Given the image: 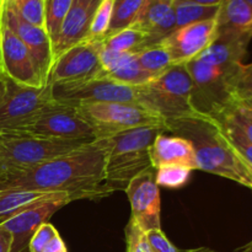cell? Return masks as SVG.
<instances>
[{
	"instance_id": "6da1fadb",
	"label": "cell",
	"mask_w": 252,
	"mask_h": 252,
	"mask_svg": "<svg viewBox=\"0 0 252 252\" xmlns=\"http://www.w3.org/2000/svg\"><path fill=\"white\" fill-rule=\"evenodd\" d=\"M108 139H95L80 149L0 177V192H69L81 198L112 193L105 182Z\"/></svg>"
},
{
	"instance_id": "7a4b0ae2",
	"label": "cell",
	"mask_w": 252,
	"mask_h": 252,
	"mask_svg": "<svg viewBox=\"0 0 252 252\" xmlns=\"http://www.w3.org/2000/svg\"><path fill=\"white\" fill-rule=\"evenodd\" d=\"M165 128L191 143L197 170L228 179L252 191V169L231 147L218 121L196 113L166 121Z\"/></svg>"
},
{
	"instance_id": "3957f363",
	"label": "cell",
	"mask_w": 252,
	"mask_h": 252,
	"mask_svg": "<svg viewBox=\"0 0 252 252\" xmlns=\"http://www.w3.org/2000/svg\"><path fill=\"white\" fill-rule=\"evenodd\" d=\"M162 132V127H138L107 138L105 182L112 191H125L130 180L152 167L150 148Z\"/></svg>"
},
{
	"instance_id": "277c9868",
	"label": "cell",
	"mask_w": 252,
	"mask_h": 252,
	"mask_svg": "<svg viewBox=\"0 0 252 252\" xmlns=\"http://www.w3.org/2000/svg\"><path fill=\"white\" fill-rule=\"evenodd\" d=\"M241 63H213L197 57L185 64L192 81V106L196 113L214 120L238 105L234 79Z\"/></svg>"
},
{
	"instance_id": "5b68a950",
	"label": "cell",
	"mask_w": 252,
	"mask_h": 252,
	"mask_svg": "<svg viewBox=\"0 0 252 252\" xmlns=\"http://www.w3.org/2000/svg\"><path fill=\"white\" fill-rule=\"evenodd\" d=\"M91 142L93 139H48L26 133L0 132V177L75 152Z\"/></svg>"
},
{
	"instance_id": "8992f818",
	"label": "cell",
	"mask_w": 252,
	"mask_h": 252,
	"mask_svg": "<svg viewBox=\"0 0 252 252\" xmlns=\"http://www.w3.org/2000/svg\"><path fill=\"white\" fill-rule=\"evenodd\" d=\"M139 105L166 121L196 115L192 106V81L185 64L174 65L144 86H139Z\"/></svg>"
},
{
	"instance_id": "52a82bcc",
	"label": "cell",
	"mask_w": 252,
	"mask_h": 252,
	"mask_svg": "<svg viewBox=\"0 0 252 252\" xmlns=\"http://www.w3.org/2000/svg\"><path fill=\"white\" fill-rule=\"evenodd\" d=\"M74 108L93 128L95 139L111 138L118 133L138 127L165 128V121L160 116L139 103H81Z\"/></svg>"
},
{
	"instance_id": "ba28073f",
	"label": "cell",
	"mask_w": 252,
	"mask_h": 252,
	"mask_svg": "<svg viewBox=\"0 0 252 252\" xmlns=\"http://www.w3.org/2000/svg\"><path fill=\"white\" fill-rule=\"evenodd\" d=\"M6 79V94L0 105V132H19L58 103L51 84L33 88Z\"/></svg>"
},
{
	"instance_id": "9c48e42d",
	"label": "cell",
	"mask_w": 252,
	"mask_h": 252,
	"mask_svg": "<svg viewBox=\"0 0 252 252\" xmlns=\"http://www.w3.org/2000/svg\"><path fill=\"white\" fill-rule=\"evenodd\" d=\"M53 96L63 105L75 106L95 102L139 103L138 88L123 85L110 79H89L78 83L54 84Z\"/></svg>"
},
{
	"instance_id": "30bf717a",
	"label": "cell",
	"mask_w": 252,
	"mask_h": 252,
	"mask_svg": "<svg viewBox=\"0 0 252 252\" xmlns=\"http://www.w3.org/2000/svg\"><path fill=\"white\" fill-rule=\"evenodd\" d=\"M76 199H81V197L79 194L63 192L0 221V224L12 236L11 252H25L29 250L30 241L41 225L48 223L57 211Z\"/></svg>"
},
{
	"instance_id": "8fae6325",
	"label": "cell",
	"mask_w": 252,
	"mask_h": 252,
	"mask_svg": "<svg viewBox=\"0 0 252 252\" xmlns=\"http://www.w3.org/2000/svg\"><path fill=\"white\" fill-rule=\"evenodd\" d=\"M19 133L48 139L95 140L93 128L80 117L75 108L59 102L39 115Z\"/></svg>"
},
{
	"instance_id": "7c38bea8",
	"label": "cell",
	"mask_w": 252,
	"mask_h": 252,
	"mask_svg": "<svg viewBox=\"0 0 252 252\" xmlns=\"http://www.w3.org/2000/svg\"><path fill=\"white\" fill-rule=\"evenodd\" d=\"M102 41H85L64 52L52 64L48 84H68L97 78Z\"/></svg>"
},
{
	"instance_id": "4fadbf2b",
	"label": "cell",
	"mask_w": 252,
	"mask_h": 252,
	"mask_svg": "<svg viewBox=\"0 0 252 252\" xmlns=\"http://www.w3.org/2000/svg\"><path fill=\"white\" fill-rule=\"evenodd\" d=\"M132 209L130 219L144 231L161 229V201L155 181V169L145 170L130 180L125 189Z\"/></svg>"
},
{
	"instance_id": "5bb4252c",
	"label": "cell",
	"mask_w": 252,
	"mask_h": 252,
	"mask_svg": "<svg viewBox=\"0 0 252 252\" xmlns=\"http://www.w3.org/2000/svg\"><path fill=\"white\" fill-rule=\"evenodd\" d=\"M1 5V21L21 39L31 53L37 71L43 84H48L49 71L53 63L52 42L44 29L25 21L9 0H0Z\"/></svg>"
},
{
	"instance_id": "9a60e30c",
	"label": "cell",
	"mask_w": 252,
	"mask_h": 252,
	"mask_svg": "<svg viewBox=\"0 0 252 252\" xmlns=\"http://www.w3.org/2000/svg\"><path fill=\"white\" fill-rule=\"evenodd\" d=\"M0 71L19 85L44 86L31 53L24 42L1 21L0 30Z\"/></svg>"
},
{
	"instance_id": "2e32d148",
	"label": "cell",
	"mask_w": 252,
	"mask_h": 252,
	"mask_svg": "<svg viewBox=\"0 0 252 252\" xmlns=\"http://www.w3.org/2000/svg\"><path fill=\"white\" fill-rule=\"evenodd\" d=\"M217 37V19L174 30L160 41L175 65L189 63L203 53Z\"/></svg>"
},
{
	"instance_id": "e0dca14e",
	"label": "cell",
	"mask_w": 252,
	"mask_h": 252,
	"mask_svg": "<svg viewBox=\"0 0 252 252\" xmlns=\"http://www.w3.org/2000/svg\"><path fill=\"white\" fill-rule=\"evenodd\" d=\"M102 0H73L59 30L58 36L52 44L53 62L64 52L85 41L90 32L91 22ZM53 64V63H52Z\"/></svg>"
},
{
	"instance_id": "ac0fdd59",
	"label": "cell",
	"mask_w": 252,
	"mask_h": 252,
	"mask_svg": "<svg viewBox=\"0 0 252 252\" xmlns=\"http://www.w3.org/2000/svg\"><path fill=\"white\" fill-rule=\"evenodd\" d=\"M130 27L147 33L153 44L159 43L176 29L174 0H144Z\"/></svg>"
},
{
	"instance_id": "d6986e66",
	"label": "cell",
	"mask_w": 252,
	"mask_h": 252,
	"mask_svg": "<svg viewBox=\"0 0 252 252\" xmlns=\"http://www.w3.org/2000/svg\"><path fill=\"white\" fill-rule=\"evenodd\" d=\"M150 162L153 169L179 165L197 170V161L192 144L177 135H167L164 132L155 138L150 148Z\"/></svg>"
},
{
	"instance_id": "ffe728a7",
	"label": "cell",
	"mask_w": 252,
	"mask_h": 252,
	"mask_svg": "<svg viewBox=\"0 0 252 252\" xmlns=\"http://www.w3.org/2000/svg\"><path fill=\"white\" fill-rule=\"evenodd\" d=\"M217 32L252 34V7L245 0H223L217 15Z\"/></svg>"
},
{
	"instance_id": "44dd1931",
	"label": "cell",
	"mask_w": 252,
	"mask_h": 252,
	"mask_svg": "<svg viewBox=\"0 0 252 252\" xmlns=\"http://www.w3.org/2000/svg\"><path fill=\"white\" fill-rule=\"evenodd\" d=\"M63 192L5 191L0 192V220L9 218L29 207L58 196Z\"/></svg>"
},
{
	"instance_id": "7402d4cb",
	"label": "cell",
	"mask_w": 252,
	"mask_h": 252,
	"mask_svg": "<svg viewBox=\"0 0 252 252\" xmlns=\"http://www.w3.org/2000/svg\"><path fill=\"white\" fill-rule=\"evenodd\" d=\"M219 5H203L199 2L191 1V0H174L176 29L191 24H197V22L217 19Z\"/></svg>"
},
{
	"instance_id": "603a6c76",
	"label": "cell",
	"mask_w": 252,
	"mask_h": 252,
	"mask_svg": "<svg viewBox=\"0 0 252 252\" xmlns=\"http://www.w3.org/2000/svg\"><path fill=\"white\" fill-rule=\"evenodd\" d=\"M152 44L147 33L133 27L122 30L102 41L103 48L113 52H138Z\"/></svg>"
},
{
	"instance_id": "cb8c5ba5",
	"label": "cell",
	"mask_w": 252,
	"mask_h": 252,
	"mask_svg": "<svg viewBox=\"0 0 252 252\" xmlns=\"http://www.w3.org/2000/svg\"><path fill=\"white\" fill-rule=\"evenodd\" d=\"M159 75L153 74L150 71L145 70L144 68L138 64L135 57L127 62L126 64L121 65L120 68L115 69L107 75L103 76L102 79H110V80L116 81V83L123 84V85L133 86V88H139L149 84L150 81L154 80Z\"/></svg>"
},
{
	"instance_id": "d4e9b609",
	"label": "cell",
	"mask_w": 252,
	"mask_h": 252,
	"mask_svg": "<svg viewBox=\"0 0 252 252\" xmlns=\"http://www.w3.org/2000/svg\"><path fill=\"white\" fill-rule=\"evenodd\" d=\"M143 2L144 0H115L111 24L105 38L132 26L142 9Z\"/></svg>"
},
{
	"instance_id": "484cf974",
	"label": "cell",
	"mask_w": 252,
	"mask_h": 252,
	"mask_svg": "<svg viewBox=\"0 0 252 252\" xmlns=\"http://www.w3.org/2000/svg\"><path fill=\"white\" fill-rule=\"evenodd\" d=\"M135 59L142 68L157 75H160L175 65L169 52L160 42L138 51L135 53Z\"/></svg>"
},
{
	"instance_id": "4316f807",
	"label": "cell",
	"mask_w": 252,
	"mask_h": 252,
	"mask_svg": "<svg viewBox=\"0 0 252 252\" xmlns=\"http://www.w3.org/2000/svg\"><path fill=\"white\" fill-rule=\"evenodd\" d=\"M73 0H44V31L52 44L68 14Z\"/></svg>"
},
{
	"instance_id": "83f0119b",
	"label": "cell",
	"mask_w": 252,
	"mask_h": 252,
	"mask_svg": "<svg viewBox=\"0 0 252 252\" xmlns=\"http://www.w3.org/2000/svg\"><path fill=\"white\" fill-rule=\"evenodd\" d=\"M220 123L221 130H223L224 135H225L226 139L229 140V143L231 144V147L234 148L236 153L239 154V157L249 165L252 169V142L234 125L233 122H230L226 118H220V120H217Z\"/></svg>"
},
{
	"instance_id": "f1b7e54d",
	"label": "cell",
	"mask_w": 252,
	"mask_h": 252,
	"mask_svg": "<svg viewBox=\"0 0 252 252\" xmlns=\"http://www.w3.org/2000/svg\"><path fill=\"white\" fill-rule=\"evenodd\" d=\"M192 170L189 167L171 165L155 170V181L159 187L165 189H181L189 182Z\"/></svg>"
},
{
	"instance_id": "f546056e",
	"label": "cell",
	"mask_w": 252,
	"mask_h": 252,
	"mask_svg": "<svg viewBox=\"0 0 252 252\" xmlns=\"http://www.w3.org/2000/svg\"><path fill=\"white\" fill-rule=\"evenodd\" d=\"M113 1L115 0H102L94 15L93 22H91L90 32H89V41H102L108 31L112 17Z\"/></svg>"
},
{
	"instance_id": "4dcf8cb0",
	"label": "cell",
	"mask_w": 252,
	"mask_h": 252,
	"mask_svg": "<svg viewBox=\"0 0 252 252\" xmlns=\"http://www.w3.org/2000/svg\"><path fill=\"white\" fill-rule=\"evenodd\" d=\"M9 2L25 21L44 29V0H9Z\"/></svg>"
},
{
	"instance_id": "1f68e13d",
	"label": "cell",
	"mask_w": 252,
	"mask_h": 252,
	"mask_svg": "<svg viewBox=\"0 0 252 252\" xmlns=\"http://www.w3.org/2000/svg\"><path fill=\"white\" fill-rule=\"evenodd\" d=\"M234 95L238 103L252 97V62L239 66L234 79Z\"/></svg>"
},
{
	"instance_id": "d6a6232c",
	"label": "cell",
	"mask_w": 252,
	"mask_h": 252,
	"mask_svg": "<svg viewBox=\"0 0 252 252\" xmlns=\"http://www.w3.org/2000/svg\"><path fill=\"white\" fill-rule=\"evenodd\" d=\"M126 252H152L147 240V231L143 230L133 219L126 226Z\"/></svg>"
},
{
	"instance_id": "836d02e7",
	"label": "cell",
	"mask_w": 252,
	"mask_h": 252,
	"mask_svg": "<svg viewBox=\"0 0 252 252\" xmlns=\"http://www.w3.org/2000/svg\"><path fill=\"white\" fill-rule=\"evenodd\" d=\"M220 118H226L233 122L252 142V108L238 103Z\"/></svg>"
},
{
	"instance_id": "e575fe53",
	"label": "cell",
	"mask_w": 252,
	"mask_h": 252,
	"mask_svg": "<svg viewBox=\"0 0 252 252\" xmlns=\"http://www.w3.org/2000/svg\"><path fill=\"white\" fill-rule=\"evenodd\" d=\"M147 240L152 252H181L167 239L161 229L147 231Z\"/></svg>"
},
{
	"instance_id": "d590c367",
	"label": "cell",
	"mask_w": 252,
	"mask_h": 252,
	"mask_svg": "<svg viewBox=\"0 0 252 252\" xmlns=\"http://www.w3.org/2000/svg\"><path fill=\"white\" fill-rule=\"evenodd\" d=\"M57 234H58V230H57L51 223H46L43 224V225H41V228L34 233L31 241H30L29 251L42 252L43 249L46 248L47 244L51 241V239L53 238L54 235H57Z\"/></svg>"
},
{
	"instance_id": "8d00e7d4",
	"label": "cell",
	"mask_w": 252,
	"mask_h": 252,
	"mask_svg": "<svg viewBox=\"0 0 252 252\" xmlns=\"http://www.w3.org/2000/svg\"><path fill=\"white\" fill-rule=\"evenodd\" d=\"M42 252H68V250H66V246L64 244L63 239L61 238L58 233L51 239V241L47 244L46 248L43 249Z\"/></svg>"
},
{
	"instance_id": "74e56055",
	"label": "cell",
	"mask_w": 252,
	"mask_h": 252,
	"mask_svg": "<svg viewBox=\"0 0 252 252\" xmlns=\"http://www.w3.org/2000/svg\"><path fill=\"white\" fill-rule=\"evenodd\" d=\"M12 236L4 226L0 224V252H11Z\"/></svg>"
},
{
	"instance_id": "f35d334b",
	"label": "cell",
	"mask_w": 252,
	"mask_h": 252,
	"mask_svg": "<svg viewBox=\"0 0 252 252\" xmlns=\"http://www.w3.org/2000/svg\"><path fill=\"white\" fill-rule=\"evenodd\" d=\"M5 94H6V79H5V76L0 71V105H1L2 100H4Z\"/></svg>"
},
{
	"instance_id": "ab89813d",
	"label": "cell",
	"mask_w": 252,
	"mask_h": 252,
	"mask_svg": "<svg viewBox=\"0 0 252 252\" xmlns=\"http://www.w3.org/2000/svg\"><path fill=\"white\" fill-rule=\"evenodd\" d=\"M191 1L199 2V4L203 5H219L223 0H191Z\"/></svg>"
},
{
	"instance_id": "60d3db41",
	"label": "cell",
	"mask_w": 252,
	"mask_h": 252,
	"mask_svg": "<svg viewBox=\"0 0 252 252\" xmlns=\"http://www.w3.org/2000/svg\"><path fill=\"white\" fill-rule=\"evenodd\" d=\"M235 252H252V240L250 243L245 244L244 246H241V248L236 249Z\"/></svg>"
},
{
	"instance_id": "b9f144b4",
	"label": "cell",
	"mask_w": 252,
	"mask_h": 252,
	"mask_svg": "<svg viewBox=\"0 0 252 252\" xmlns=\"http://www.w3.org/2000/svg\"><path fill=\"white\" fill-rule=\"evenodd\" d=\"M181 252H218V251H214L209 248H197V249H191V250H186Z\"/></svg>"
},
{
	"instance_id": "7bdbcfd3",
	"label": "cell",
	"mask_w": 252,
	"mask_h": 252,
	"mask_svg": "<svg viewBox=\"0 0 252 252\" xmlns=\"http://www.w3.org/2000/svg\"><path fill=\"white\" fill-rule=\"evenodd\" d=\"M239 103H240V105L246 106V107L252 108V97L248 98V100H245V101H241V102H239Z\"/></svg>"
},
{
	"instance_id": "ee69618b",
	"label": "cell",
	"mask_w": 252,
	"mask_h": 252,
	"mask_svg": "<svg viewBox=\"0 0 252 252\" xmlns=\"http://www.w3.org/2000/svg\"><path fill=\"white\" fill-rule=\"evenodd\" d=\"M0 30H1V5H0Z\"/></svg>"
},
{
	"instance_id": "f6af8a7d",
	"label": "cell",
	"mask_w": 252,
	"mask_h": 252,
	"mask_svg": "<svg viewBox=\"0 0 252 252\" xmlns=\"http://www.w3.org/2000/svg\"><path fill=\"white\" fill-rule=\"evenodd\" d=\"M245 1H246V2H248V4H249V5H250V6L252 7V0H245Z\"/></svg>"
},
{
	"instance_id": "bcb514c9",
	"label": "cell",
	"mask_w": 252,
	"mask_h": 252,
	"mask_svg": "<svg viewBox=\"0 0 252 252\" xmlns=\"http://www.w3.org/2000/svg\"><path fill=\"white\" fill-rule=\"evenodd\" d=\"M0 174H1V167H0Z\"/></svg>"
}]
</instances>
